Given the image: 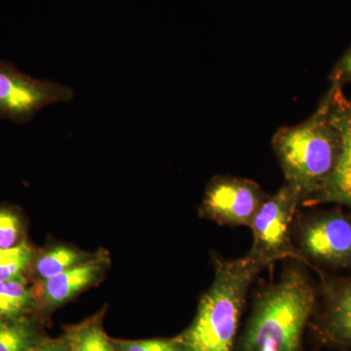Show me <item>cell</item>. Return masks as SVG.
<instances>
[{"label":"cell","instance_id":"obj_1","mask_svg":"<svg viewBox=\"0 0 351 351\" xmlns=\"http://www.w3.org/2000/svg\"><path fill=\"white\" fill-rule=\"evenodd\" d=\"M306 265H289L276 282L256 297L234 351H304L318 289Z\"/></svg>","mask_w":351,"mask_h":351},{"label":"cell","instance_id":"obj_2","mask_svg":"<svg viewBox=\"0 0 351 351\" xmlns=\"http://www.w3.org/2000/svg\"><path fill=\"white\" fill-rule=\"evenodd\" d=\"M265 265L253 255L215 261V276L191 326L180 335L184 351H234L249 288Z\"/></svg>","mask_w":351,"mask_h":351},{"label":"cell","instance_id":"obj_3","mask_svg":"<svg viewBox=\"0 0 351 351\" xmlns=\"http://www.w3.org/2000/svg\"><path fill=\"white\" fill-rule=\"evenodd\" d=\"M272 147L286 184L300 191L306 205L329 181L341 154V135L330 115V91L306 121L279 129Z\"/></svg>","mask_w":351,"mask_h":351},{"label":"cell","instance_id":"obj_4","mask_svg":"<svg viewBox=\"0 0 351 351\" xmlns=\"http://www.w3.org/2000/svg\"><path fill=\"white\" fill-rule=\"evenodd\" d=\"M293 240L316 274L351 272V216L341 208L295 218Z\"/></svg>","mask_w":351,"mask_h":351},{"label":"cell","instance_id":"obj_5","mask_svg":"<svg viewBox=\"0 0 351 351\" xmlns=\"http://www.w3.org/2000/svg\"><path fill=\"white\" fill-rule=\"evenodd\" d=\"M300 205L301 193L285 182L274 195L265 197L254 217L250 226L254 241L249 253L265 267L283 258H291L308 267L293 240V226Z\"/></svg>","mask_w":351,"mask_h":351},{"label":"cell","instance_id":"obj_6","mask_svg":"<svg viewBox=\"0 0 351 351\" xmlns=\"http://www.w3.org/2000/svg\"><path fill=\"white\" fill-rule=\"evenodd\" d=\"M75 95L71 87L36 80L0 59V119L27 123L44 108L69 103Z\"/></svg>","mask_w":351,"mask_h":351},{"label":"cell","instance_id":"obj_7","mask_svg":"<svg viewBox=\"0 0 351 351\" xmlns=\"http://www.w3.org/2000/svg\"><path fill=\"white\" fill-rule=\"evenodd\" d=\"M317 274V304L311 322L314 336L321 346L351 351V276Z\"/></svg>","mask_w":351,"mask_h":351},{"label":"cell","instance_id":"obj_8","mask_svg":"<svg viewBox=\"0 0 351 351\" xmlns=\"http://www.w3.org/2000/svg\"><path fill=\"white\" fill-rule=\"evenodd\" d=\"M267 196L257 182L251 180L216 176L208 184L200 215L218 225L250 228Z\"/></svg>","mask_w":351,"mask_h":351},{"label":"cell","instance_id":"obj_9","mask_svg":"<svg viewBox=\"0 0 351 351\" xmlns=\"http://www.w3.org/2000/svg\"><path fill=\"white\" fill-rule=\"evenodd\" d=\"M329 91L330 115L341 135V154L329 181L304 206L336 203L351 209V100L343 87L331 85Z\"/></svg>","mask_w":351,"mask_h":351},{"label":"cell","instance_id":"obj_10","mask_svg":"<svg viewBox=\"0 0 351 351\" xmlns=\"http://www.w3.org/2000/svg\"><path fill=\"white\" fill-rule=\"evenodd\" d=\"M108 267V257L100 252L59 276L38 281V287L32 289L36 306L53 309L66 304L85 289L98 282Z\"/></svg>","mask_w":351,"mask_h":351},{"label":"cell","instance_id":"obj_11","mask_svg":"<svg viewBox=\"0 0 351 351\" xmlns=\"http://www.w3.org/2000/svg\"><path fill=\"white\" fill-rule=\"evenodd\" d=\"M91 257L92 255L86 252L64 245H58L39 255L34 254L29 269H32V274L38 281L47 280Z\"/></svg>","mask_w":351,"mask_h":351},{"label":"cell","instance_id":"obj_12","mask_svg":"<svg viewBox=\"0 0 351 351\" xmlns=\"http://www.w3.org/2000/svg\"><path fill=\"white\" fill-rule=\"evenodd\" d=\"M103 313L69 326L64 337L69 351H114L103 326Z\"/></svg>","mask_w":351,"mask_h":351},{"label":"cell","instance_id":"obj_13","mask_svg":"<svg viewBox=\"0 0 351 351\" xmlns=\"http://www.w3.org/2000/svg\"><path fill=\"white\" fill-rule=\"evenodd\" d=\"M36 307L32 288L25 276L0 281V317L27 316Z\"/></svg>","mask_w":351,"mask_h":351},{"label":"cell","instance_id":"obj_14","mask_svg":"<svg viewBox=\"0 0 351 351\" xmlns=\"http://www.w3.org/2000/svg\"><path fill=\"white\" fill-rule=\"evenodd\" d=\"M43 339L27 316L0 317V351H25Z\"/></svg>","mask_w":351,"mask_h":351},{"label":"cell","instance_id":"obj_15","mask_svg":"<svg viewBox=\"0 0 351 351\" xmlns=\"http://www.w3.org/2000/svg\"><path fill=\"white\" fill-rule=\"evenodd\" d=\"M34 254L36 251L27 241L8 250L0 249V281L25 276Z\"/></svg>","mask_w":351,"mask_h":351},{"label":"cell","instance_id":"obj_16","mask_svg":"<svg viewBox=\"0 0 351 351\" xmlns=\"http://www.w3.org/2000/svg\"><path fill=\"white\" fill-rule=\"evenodd\" d=\"M25 241L24 219L19 210L0 205V249H13Z\"/></svg>","mask_w":351,"mask_h":351},{"label":"cell","instance_id":"obj_17","mask_svg":"<svg viewBox=\"0 0 351 351\" xmlns=\"http://www.w3.org/2000/svg\"><path fill=\"white\" fill-rule=\"evenodd\" d=\"M114 351H184L179 336L171 339L123 341L112 339Z\"/></svg>","mask_w":351,"mask_h":351},{"label":"cell","instance_id":"obj_18","mask_svg":"<svg viewBox=\"0 0 351 351\" xmlns=\"http://www.w3.org/2000/svg\"><path fill=\"white\" fill-rule=\"evenodd\" d=\"M330 80L332 85L339 87L351 83V46L332 69Z\"/></svg>","mask_w":351,"mask_h":351},{"label":"cell","instance_id":"obj_19","mask_svg":"<svg viewBox=\"0 0 351 351\" xmlns=\"http://www.w3.org/2000/svg\"><path fill=\"white\" fill-rule=\"evenodd\" d=\"M25 351H69L64 337L59 339H43Z\"/></svg>","mask_w":351,"mask_h":351}]
</instances>
